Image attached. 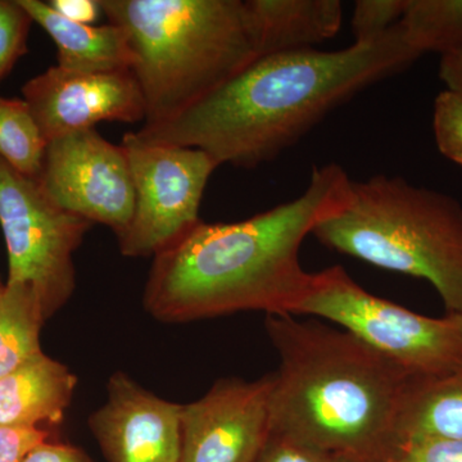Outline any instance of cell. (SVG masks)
<instances>
[{
    "label": "cell",
    "instance_id": "8",
    "mask_svg": "<svg viewBox=\"0 0 462 462\" xmlns=\"http://www.w3.org/2000/svg\"><path fill=\"white\" fill-rule=\"evenodd\" d=\"M135 205L132 220L117 236L123 256L156 257L199 223L207 182L218 165L197 148L143 142L125 134Z\"/></svg>",
    "mask_w": 462,
    "mask_h": 462
},
{
    "label": "cell",
    "instance_id": "27",
    "mask_svg": "<svg viewBox=\"0 0 462 462\" xmlns=\"http://www.w3.org/2000/svg\"><path fill=\"white\" fill-rule=\"evenodd\" d=\"M48 5L67 20L85 25H91L102 12L97 0H51Z\"/></svg>",
    "mask_w": 462,
    "mask_h": 462
},
{
    "label": "cell",
    "instance_id": "5",
    "mask_svg": "<svg viewBox=\"0 0 462 462\" xmlns=\"http://www.w3.org/2000/svg\"><path fill=\"white\" fill-rule=\"evenodd\" d=\"M312 234L340 254L425 279L447 314L462 316V205L454 197L401 176L352 180L345 207Z\"/></svg>",
    "mask_w": 462,
    "mask_h": 462
},
{
    "label": "cell",
    "instance_id": "28",
    "mask_svg": "<svg viewBox=\"0 0 462 462\" xmlns=\"http://www.w3.org/2000/svg\"><path fill=\"white\" fill-rule=\"evenodd\" d=\"M439 78L446 90L462 98V48L440 56Z\"/></svg>",
    "mask_w": 462,
    "mask_h": 462
},
{
    "label": "cell",
    "instance_id": "23",
    "mask_svg": "<svg viewBox=\"0 0 462 462\" xmlns=\"http://www.w3.org/2000/svg\"><path fill=\"white\" fill-rule=\"evenodd\" d=\"M254 462H355L282 434L272 433Z\"/></svg>",
    "mask_w": 462,
    "mask_h": 462
},
{
    "label": "cell",
    "instance_id": "2",
    "mask_svg": "<svg viewBox=\"0 0 462 462\" xmlns=\"http://www.w3.org/2000/svg\"><path fill=\"white\" fill-rule=\"evenodd\" d=\"M351 181L329 163L312 170L297 199L236 223L199 221L154 257L145 311L166 324L240 311L293 315L311 278L300 266V245L345 207Z\"/></svg>",
    "mask_w": 462,
    "mask_h": 462
},
{
    "label": "cell",
    "instance_id": "25",
    "mask_svg": "<svg viewBox=\"0 0 462 462\" xmlns=\"http://www.w3.org/2000/svg\"><path fill=\"white\" fill-rule=\"evenodd\" d=\"M50 430H21L0 425V462H21L27 452L50 439Z\"/></svg>",
    "mask_w": 462,
    "mask_h": 462
},
{
    "label": "cell",
    "instance_id": "6",
    "mask_svg": "<svg viewBox=\"0 0 462 462\" xmlns=\"http://www.w3.org/2000/svg\"><path fill=\"white\" fill-rule=\"evenodd\" d=\"M296 315L336 322L415 379L462 369V316L416 314L365 291L342 266L311 273Z\"/></svg>",
    "mask_w": 462,
    "mask_h": 462
},
{
    "label": "cell",
    "instance_id": "12",
    "mask_svg": "<svg viewBox=\"0 0 462 462\" xmlns=\"http://www.w3.org/2000/svg\"><path fill=\"white\" fill-rule=\"evenodd\" d=\"M89 428L107 462H181V404L123 372L109 378L107 401L91 413Z\"/></svg>",
    "mask_w": 462,
    "mask_h": 462
},
{
    "label": "cell",
    "instance_id": "18",
    "mask_svg": "<svg viewBox=\"0 0 462 462\" xmlns=\"http://www.w3.org/2000/svg\"><path fill=\"white\" fill-rule=\"evenodd\" d=\"M47 147L48 141L25 99L0 97V158L36 181Z\"/></svg>",
    "mask_w": 462,
    "mask_h": 462
},
{
    "label": "cell",
    "instance_id": "4",
    "mask_svg": "<svg viewBox=\"0 0 462 462\" xmlns=\"http://www.w3.org/2000/svg\"><path fill=\"white\" fill-rule=\"evenodd\" d=\"M100 8L129 42L143 126L182 114L258 58L245 0H102Z\"/></svg>",
    "mask_w": 462,
    "mask_h": 462
},
{
    "label": "cell",
    "instance_id": "20",
    "mask_svg": "<svg viewBox=\"0 0 462 462\" xmlns=\"http://www.w3.org/2000/svg\"><path fill=\"white\" fill-rule=\"evenodd\" d=\"M33 23L18 0H0V83L27 53V39Z\"/></svg>",
    "mask_w": 462,
    "mask_h": 462
},
{
    "label": "cell",
    "instance_id": "26",
    "mask_svg": "<svg viewBox=\"0 0 462 462\" xmlns=\"http://www.w3.org/2000/svg\"><path fill=\"white\" fill-rule=\"evenodd\" d=\"M21 462H94L83 448L67 443L51 442L50 439L39 443L27 452Z\"/></svg>",
    "mask_w": 462,
    "mask_h": 462
},
{
    "label": "cell",
    "instance_id": "1",
    "mask_svg": "<svg viewBox=\"0 0 462 462\" xmlns=\"http://www.w3.org/2000/svg\"><path fill=\"white\" fill-rule=\"evenodd\" d=\"M421 56L401 23L345 50L270 54L182 114L135 134L153 144L200 149L218 167L254 169L296 144L333 109Z\"/></svg>",
    "mask_w": 462,
    "mask_h": 462
},
{
    "label": "cell",
    "instance_id": "17",
    "mask_svg": "<svg viewBox=\"0 0 462 462\" xmlns=\"http://www.w3.org/2000/svg\"><path fill=\"white\" fill-rule=\"evenodd\" d=\"M45 320L36 291L23 282H7L0 298V378L42 352Z\"/></svg>",
    "mask_w": 462,
    "mask_h": 462
},
{
    "label": "cell",
    "instance_id": "9",
    "mask_svg": "<svg viewBox=\"0 0 462 462\" xmlns=\"http://www.w3.org/2000/svg\"><path fill=\"white\" fill-rule=\"evenodd\" d=\"M36 182L54 205L91 224L111 227L116 236L132 220L135 193L126 153L96 129L48 143Z\"/></svg>",
    "mask_w": 462,
    "mask_h": 462
},
{
    "label": "cell",
    "instance_id": "24",
    "mask_svg": "<svg viewBox=\"0 0 462 462\" xmlns=\"http://www.w3.org/2000/svg\"><path fill=\"white\" fill-rule=\"evenodd\" d=\"M394 462H462V440L419 438L398 448Z\"/></svg>",
    "mask_w": 462,
    "mask_h": 462
},
{
    "label": "cell",
    "instance_id": "13",
    "mask_svg": "<svg viewBox=\"0 0 462 462\" xmlns=\"http://www.w3.org/2000/svg\"><path fill=\"white\" fill-rule=\"evenodd\" d=\"M78 376L44 352L0 378V425L44 430L60 424L74 398Z\"/></svg>",
    "mask_w": 462,
    "mask_h": 462
},
{
    "label": "cell",
    "instance_id": "14",
    "mask_svg": "<svg viewBox=\"0 0 462 462\" xmlns=\"http://www.w3.org/2000/svg\"><path fill=\"white\" fill-rule=\"evenodd\" d=\"M18 2L56 42L60 69L80 74L132 71V50L120 27L74 23L41 0Z\"/></svg>",
    "mask_w": 462,
    "mask_h": 462
},
{
    "label": "cell",
    "instance_id": "11",
    "mask_svg": "<svg viewBox=\"0 0 462 462\" xmlns=\"http://www.w3.org/2000/svg\"><path fill=\"white\" fill-rule=\"evenodd\" d=\"M23 96L48 143L103 121H145L144 99L132 71L80 74L53 66L27 81Z\"/></svg>",
    "mask_w": 462,
    "mask_h": 462
},
{
    "label": "cell",
    "instance_id": "15",
    "mask_svg": "<svg viewBox=\"0 0 462 462\" xmlns=\"http://www.w3.org/2000/svg\"><path fill=\"white\" fill-rule=\"evenodd\" d=\"M258 58L315 48L334 38L343 23L339 0H245Z\"/></svg>",
    "mask_w": 462,
    "mask_h": 462
},
{
    "label": "cell",
    "instance_id": "29",
    "mask_svg": "<svg viewBox=\"0 0 462 462\" xmlns=\"http://www.w3.org/2000/svg\"><path fill=\"white\" fill-rule=\"evenodd\" d=\"M3 291H5V285L0 282V298H2Z\"/></svg>",
    "mask_w": 462,
    "mask_h": 462
},
{
    "label": "cell",
    "instance_id": "22",
    "mask_svg": "<svg viewBox=\"0 0 462 462\" xmlns=\"http://www.w3.org/2000/svg\"><path fill=\"white\" fill-rule=\"evenodd\" d=\"M433 133L438 151L462 166V98L448 90L434 100Z\"/></svg>",
    "mask_w": 462,
    "mask_h": 462
},
{
    "label": "cell",
    "instance_id": "16",
    "mask_svg": "<svg viewBox=\"0 0 462 462\" xmlns=\"http://www.w3.org/2000/svg\"><path fill=\"white\" fill-rule=\"evenodd\" d=\"M419 438L462 440V369L413 380L401 412V445Z\"/></svg>",
    "mask_w": 462,
    "mask_h": 462
},
{
    "label": "cell",
    "instance_id": "21",
    "mask_svg": "<svg viewBox=\"0 0 462 462\" xmlns=\"http://www.w3.org/2000/svg\"><path fill=\"white\" fill-rule=\"evenodd\" d=\"M407 0H358L351 25L355 42L375 41L402 20Z\"/></svg>",
    "mask_w": 462,
    "mask_h": 462
},
{
    "label": "cell",
    "instance_id": "3",
    "mask_svg": "<svg viewBox=\"0 0 462 462\" xmlns=\"http://www.w3.org/2000/svg\"><path fill=\"white\" fill-rule=\"evenodd\" d=\"M281 357L273 374V433L355 462H389L411 375L346 330L267 315Z\"/></svg>",
    "mask_w": 462,
    "mask_h": 462
},
{
    "label": "cell",
    "instance_id": "7",
    "mask_svg": "<svg viewBox=\"0 0 462 462\" xmlns=\"http://www.w3.org/2000/svg\"><path fill=\"white\" fill-rule=\"evenodd\" d=\"M0 226L8 254L7 282L32 287L48 320L74 294V254L93 224L54 205L38 182L0 158Z\"/></svg>",
    "mask_w": 462,
    "mask_h": 462
},
{
    "label": "cell",
    "instance_id": "30",
    "mask_svg": "<svg viewBox=\"0 0 462 462\" xmlns=\"http://www.w3.org/2000/svg\"><path fill=\"white\" fill-rule=\"evenodd\" d=\"M389 462H394V461H393V460H392V461H389Z\"/></svg>",
    "mask_w": 462,
    "mask_h": 462
},
{
    "label": "cell",
    "instance_id": "10",
    "mask_svg": "<svg viewBox=\"0 0 462 462\" xmlns=\"http://www.w3.org/2000/svg\"><path fill=\"white\" fill-rule=\"evenodd\" d=\"M273 374L220 379L181 404V462H254L273 433Z\"/></svg>",
    "mask_w": 462,
    "mask_h": 462
},
{
    "label": "cell",
    "instance_id": "19",
    "mask_svg": "<svg viewBox=\"0 0 462 462\" xmlns=\"http://www.w3.org/2000/svg\"><path fill=\"white\" fill-rule=\"evenodd\" d=\"M401 25L421 54L462 48V0H407Z\"/></svg>",
    "mask_w": 462,
    "mask_h": 462
}]
</instances>
